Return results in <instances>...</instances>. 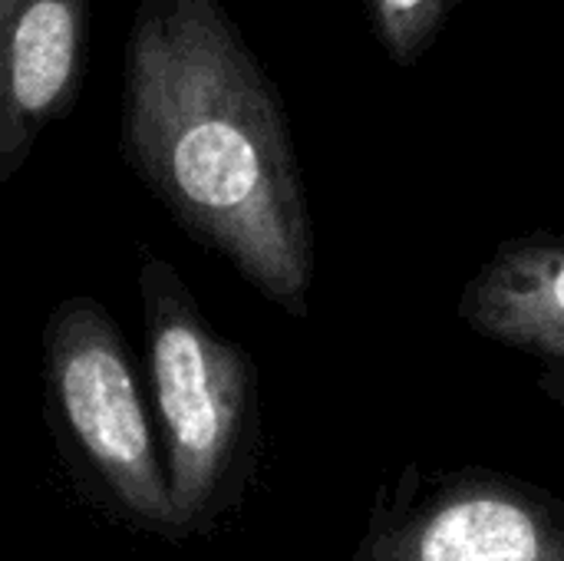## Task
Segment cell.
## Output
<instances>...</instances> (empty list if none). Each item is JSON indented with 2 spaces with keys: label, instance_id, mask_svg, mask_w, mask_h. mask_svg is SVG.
<instances>
[{
  "label": "cell",
  "instance_id": "3",
  "mask_svg": "<svg viewBox=\"0 0 564 561\" xmlns=\"http://www.w3.org/2000/svg\"><path fill=\"white\" fill-rule=\"evenodd\" d=\"M347 561H564V496L492 466L403 463Z\"/></svg>",
  "mask_w": 564,
  "mask_h": 561
},
{
  "label": "cell",
  "instance_id": "6",
  "mask_svg": "<svg viewBox=\"0 0 564 561\" xmlns=\"http://www.w3.org/2000/svg\"><path fill=\"white\" fill-rule=\"evenodd\" d=\"M456 311L479 337L564 367V231L502 241L466 281Z\"/></svg>",
  "mask_w": 564,
  "mask_h": 561
},
{
  "label": "cell",
  "instance_id": "5",
  "mask_svg": "<svg viewBox=\"0 0 564 561\" xmlns=\"http://www.w3.org/2000/svg\"><path fill=\"white\" fill-rule=\"evenodd\" d=\"M89 0H0V185L46 126L69 116L86 69Z\"/></svg>",
  "mask_w": 564,
  "mask_h": 561
},
{
  "label": "cell",
  "instance_id": "2",
  "mask_svg": "<svg viewBox=\"0 0 564 561\" xmlns=\"http://www.w3.org/2000/svg\"><path fill=\"white\" fill-rule=\"evenodd\" d=\"M145 367L178 526L205 519L245 479L258 443V370L221 337L165 258L139 268Z\"/></svg>",
  "mask_w": 564,
  "mask_h": 561
},
{
  "label": "cell",
  "instance_id": "7",
  "mask_svg": "<svg viewBox=\"0 0 564 561\" xmlns=\"http://www.w3.org/2000/svg\"><path fill=\"white\" fill-rule=\"evenodd\" d=\"M360 7L390 63L410 69L430 53L459 0H360Z\"/></svg>",
  "mask_w": 564,
  "mask_h": 561
},
{
  "label": "cell",
  "instance_id": "8",
  "mask_svg": "<svg viewBox=\"0 0 564 561\" xmlns=\"http://www.w3.org/2000/svg\"><path fill=\"white\" fill-rule=\"evenodd\" d=\"M545 390L552 393V400L558 403L564 410V377L558 370H549V377H545Z\"/></svg>",
  "mask_w": 564,
  "mask_h": 561
},
{
  "label": "cell",
  "instance_id": "1",
  "mask_svg": "<svg viewBox=\"0 0 564 561\" xmlns=\"http://www.w3.org/2000/svg\"><path fill=\"white\" fill-rule=\"evenodd\" d=\"M126 165L202 248L304 321L314 225L278 89L218 0H139L122 63Z\"/></svg>",
  "mask_w": 564,
  "mask_h": 561
},
{
  "label": "cell",
  "instance_id": "4",
  "mask_svg": "<svg viewBox=\"0 0 564 561\" xmlns=\"http://www.w3.org/2000/svg\"><path fill=\"white\" fill-rule=\"evenodd\" d=\"M46 400L86 463L139 519L175 529L178 513L129 347L86 294L59 301L43 327Z\"/></svg>",
  "mask_w": 564,
  "mask_h": 561
}]
</instances>
